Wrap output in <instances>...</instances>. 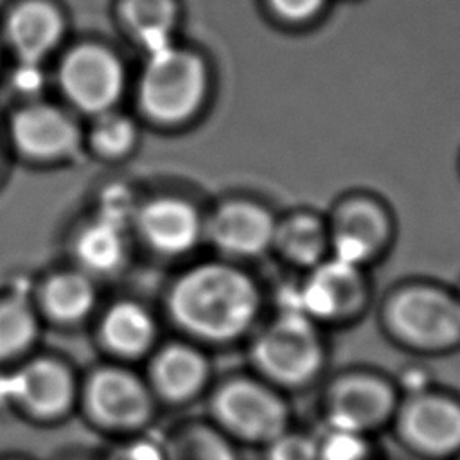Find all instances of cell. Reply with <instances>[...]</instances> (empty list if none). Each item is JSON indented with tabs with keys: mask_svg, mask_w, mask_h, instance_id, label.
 <instances>
[{
	"mask_svg": "<svg viewBox=\"0 0 460 460\" xmlns=\"http://www.w3.org/2000/svg\"><path fill=\"white\" fill-rule=\"evenodd\" d=\"M135 138V128L129 119L115 113L102 115L92 129L93 147L108 156L122 155L129 149Z\"/></svg>",
	"mask_w": 460,
	"mask_h": 460,
	"instance_id": "cell-25",
	"label": "cell"
},
{
	"mask_svg": "<svg viewBox=\"0 0 460 460\" xmlns=\"http://www.w3.org/2000/svg\"><path fill=\"white\" fill-rule=\"evenodd\" d=\"M151 372L162 395L172 401H185L205 386L208 363L205 356L192 347L169 345L156 356Z\"/></svg>",
	"mask_w": 460,
	"mask_h": 460,
	"instance_id": "cell-16",
	"label": "cell"
},
{
	"mask_svg": "<svg viewBox=\"0 0 460 460\" xmlns=\"http://www.w3.org/2000/svg\"><path fill=\"white\" fill-rule=\"evenodd\" d=\"M385 313L388 329L415 349L442 350L460 341V300L440 289H401Z\"/></svg>",
	"mask_w": 460,
	"mask_h": 460,
	"instance_id": "cell-4",
	"label": "cell"
},
{
	"mask_svg": "<svg viewBox=\"0 0 460 460\" xmlns=\"http://www.w3.org/2000/svg\"><path fill=\"white\" fill-rule=\"evenodd\" d=\"M325 0H270L273 13L288 22H304L318 14Z\"/></svg>",
	"mask_w": 460,
	"mask_h": 460,
	"instance_id": "cell-28",
	"label": "cell"
},
{
	"mask_svg": "<svg viewBox=\"0 0 460 460\" xmlns=\"http://www.w3.org/2000/svg\"><path fill=\"white\" fill-rule=\"evenodd\" d=\"M90 404L93 413L113 426L142 422L151 408L149 395L137 377L120 370H104L92 379Z\"/></svg>",
	"mask_w": 460,
	"mask_h": 460,
	"instance_id": "cell-14",
	"label": "cell"
},
{
	"mask_svg": "<svg viewBox=\"0 0 460 460\" xmlns=\"http://www.w3.org/2000/svg\"><path fill=\"white\" fill-rule=\"evenodd\" d=\"M399 429L422 453H455L460 449V406L437 394L415 395L401 408Z\"/></svg>",
	"mask_w": 460,
	"mask_h": 460,
	"instance_id": "cell-9",
	"label": "cell"
},
{
	"mask_svg": "<svg viewBox=\"0 0 460 460\" xmlns=\"http://www.w3.org/2000/svg\"><path fill=\"white\" fill-rule=\"evenodd\" d=\"M34 316L23 304L0 305V356L20 352L34 340Z\"/></svg>",
	"mask_w": 460,
	"mask_h": 460,
	"instance_id": "cell-23",
	"label": "cell"
},
{
	"mask_svg": "<svg viewBox=\"0 0 460 460\" xmlns=\"http://www.w3.org/2000/svg\"><path fill=\"white\" fill-rule=\"evenodd\" d=\"M174 460H235V456L219 433L207 428H196L187 431L176 442Z\"/></svg>",
	"mask_w": 460,
	"mask_h": 460,
	"instance_id": "cell-24",
	"label": "cell"
},
{
	"mask_svg": "<svg viewBox=\"0 0 460 460\" xmlns=\"http://www.w3.org/2000/svg\"><path fill=\"white\" fill-rule=\"evenodd\" d=\"M18 146L36 156H58L77 146V128L56 108L31 106L20 111L13 122Z\"/></svg>",
	"mask_w": 460,
	"mask_h": 460,
	"instance_id": "cell-15",
	"label": "cell"
},
{
	"mask_svg": "<svg viewBox=\"0 0 460 460\" xmlns=\"http://www.w3.org/2000/svg\"><path fill=\"white\" fill-rule=\"evenodd\" d=\"M311 270L307 282L296 291V307L288 309L300 311L313 322H329L358 307L363 293L359 266L332 257Z\"/></svg>",
	"mask_w": 460,
	"mask_h": 460,
	"instance_id": "cell-6",
	"label": "cell"
},
{
	"mask_svg": "<svg viewBox=\"0 0 460 460\" xmlns=\"http://www.w3.org/2000/svg\"><path fill=\"white\" fill-rule=\"evenodd\" d=\"M104 338L120 354H140L155 338V322L149 313L137 304H119L104 318Z\"/></svg>",
	"mask_w": 460,
	"mask_h": 460,
	"instance_id": "cell-19",
	"label": "cell"
},
{
	"mask_svg": "<svg viewBox=\"0 0 460 460\" xmlns=\"http://www.w3.org/2000/svg\"><path fill=\"white\" fill-rule=\"evenodd\" d=\"M395 408L392 388L370 376H350L334 383L327 397L331 428L363 435L383 424Z\"/></svg>",
	"mask_w": 460,
	"mask_h": 460,
	"instance_id": "cell-8",
	"label": "cell"
},
{
	"mask_svg": "<svg viewBox=\"0 0 460 460\" xmlns=\"http://www.w3.org/2000/svg\"><path fill=\"white\" fill-rule=\"evenodd\" d=\"M273 246L293 264L314 268L325 261L329 228L314 216H293L277 223Z\"/></svg>",
	"mask_w": 460,
	"mask_h": 460,
	"instance_id": "cell-18",
	"label": "cell"
},
{
	"mask_svg": "<svg viewBox=\"0 0 460 460\" xmlns=\"http://www.w3.org/2000/svg\"><path fill=\"white\" fill-rule=\"evenodd\" d=\"M261 293L239 268L205 262L185 271L169 293V311L189 334L205 341H232L255 322Z\"/></svg>",
	"mask_w": 460,
	"mask_h": 460,
	"instance_id": "cell-1",
	"label": "cell"
},
{
	"mask_svg": "<svg viewBox=\"0 0 460 460\" xmlns=\"http://www.w3.org/2000/svg\"><path fill=\"white\" fill-rule=\"evenodd\" d=\"M318 446V460H363L367 446L363 435L331 428V433Z\"/></svg>",
	"mask_w": 460,
	"mask_h": 460,
	"instance_id": "cell-26",
	"label": "cell"
},
{
	"mask_svg": "<svg viewBox=\"0 0 460 460\" xmlns=\"http://www.w3.org/2000/svg\"><path fill=\"white\" fill-rule=\"evenodd\" d=\"M79 261L93 271L108 273L117 270L126 257V243L120 225L101 219L88 226L77 241Z\"/></svg>",
	"mask_w": 460,
	"mask_h": 460,
	"instance_id": "cell-21",
	"label": "cell"
},
{
	"mask_svg": "<svg viewBox=\"0 0 460 460\" xmlns=\"http://www.w3.org/2000/svg\"><path fill=\"white\" fill-rule=\"evenodd\" d=\"M277 221L261 205L230 201L221 205L207 225L212 244L232 257H259L273 246Z\"/></svg>",
	"mask_w": 460,
	"mask_h": 460,
	"instance_id": "cell-10",
	"label": "cell"
},
{
	"mask_svg": "<svg viewBox=\"0 0 460 460\" xmlns=\"http://www.w3.org/2000/svg\"><path fill=\"white\" fill-rule=\"evenodd\" d=\"M49 311L59 320H79L92 309L95 291L90 280L77 273H65L52 279L45 291Z\"/></svg>",
	"mask_w": 460,
	"mask_h": 460,
	"instance_id": "cell-22",
	"label": "cell"
},
{
	"mask_svg": "<svg viewBox=\"0 0 460 460\" xmlns=\"http://www.w3.org/2000/svg\"><path fill=\"white\" fill-rule=\"evenodd\" d=\"M124 16L129 31L147 54L171 45L169 34L174 23L172 0H126Z\"/></svg>",
	"mask_w": 460,
	"mask_h": 460,
	"instance_id": "cell-20",
	"label": "cell"
},
{
	"mask_svg": "<svg viewBox=\"0 0 460 460\" xmlns=\"http://www.w3.org/2000/svg\"><path fill=\"white\" fill-rule=\"evenodd\" d=\"M216 422L230 435L248 442H271L286 431L288 406L268 386L234 379L225 383L210 402Z\"/></svg>",
	"mask_w": 460,
	"mask_h": 460,
	"instance_id": "cell-5",
	"label": "cell"
},
{
	"mask_svg": "<svg viewBox=\"0 0 460 460\" xmlns=\"http://www.w3.org/2000/svg\"><path fill=\"white\" fill-rule=\"evenodd\" d=\"M16 83L20 88L23 90H34L41 84V70H40V63L36 61H23L22 66L16 70V75H14Z\"/></svg>",
	"mask_w": 460,
	"mask_h": 460,
	"instance_id": "cell-29",
	"label": "cell"
},
{
	"mask_svg": "<svg viewBox=\"0 0 460 460\" xmlns=\"http://www.w3.org/2000/svg\"><path fill=\"white\" fill-rule=\"evenodd\" d=\"M255 368L273 383L298 386L311 381L323 363V349L314 322L295 309L266 327L252 345Z\"/></svg>",
	"mask_w": 460,
	"mask_h": 460,
	"instance_id": "cell-2",
	"label": "cell"
},
{
	"mask_svg": "<svg viewBox=\"0 0 460 460\" xmlns=\"http://www.w3.org/2000/svg\"><path fill=\"white\" fill-rule=\"evenodd\" d=\"M386 237L385 212L372 203L354 201L336 212L329 228V248L334 259L361 266L385 244Z\"/></svg>",
	"mask_w": 460,
	"mask_h": 460,
	"instance_id": "cell-11",
	"label": "cell"
},
{
	"mask_svg": "<svg viewBox=\"0 0 460 460\" xmlns=\"http://www.w3.org/2000/svg\"><path fill=\"white\" fill-rule=\"evenodd\" d=\"M138 225L146 241L169 255L192 250L201 235V217L196 208L178 198L151 201L142 210Z\"/></svg>",
	"mask_w": 460,
	"mask_h": 460,
	"instance_id": "cell-12",
	"label": "cell"
},
{
	"mask_svg": "<svg viewBox=\"0 0 460 460\" xmlns=\"http://www.w3.org/2000/svg\"><path fill=\"white\" fill-rule=\"evenodd\" d=\"M61 34L58 13L41 2H31L14 11L9 20V36L22 61H36L56 45Z\"/></svg>",
	"mask_w": 460,
	"mask_h": 460,
	"instance_id": "cell-17",
	"label": "cell"
},
{
	"mask_svg": "<svg viewBox=\"0 0 460 460\" xmlns=\"http://www.w3.org/2000/svg\"><path fill=\"white\" fill-rule=\"evenodd\" d=\"M270 460H318V446L309 437L284 431L270 442Z\"/></svg>",
	"mask_w": 460,
	"mask_h": 460,
	"instance_id": "cell-27",
	"label": "cell"
},
{
	"mask_svg": "<svg viewBox=\"0 0 460 460\" xmlns=\"http://www.w3.org/2000/svg\"><path fill=\"white\" fill-rule=\"evenodd\" d=\"M207 92L203 61L172 45L149 54L140 84L144 110L160 122H180L199 108Z\"/></svg>",
	"mask_w": 460,
	"mask_h": 460,
	"instance_id": "cell-3",
	"label": "cell"
},
{
	"mask_svg": "<svg viewBox=\"0 0 460 460\" xmlns=\"http://www.w3.org/2000/svg\"><path fill=\"white\" fill-rule=\"evenodd\" d=\"M0 397L16 399L36 413L54 415L70 402L72 381L59 365L36 361L13 376L0 377Z\"/></svg>",
	"mask_w": 460,
	"mask_h": 460,
	"instance_id": "cell-13",
	"label": "cell"
},
{
	"mask_svg": "<svg viewBox=\"0 0 460 460\" xmlns=\"http://www.w3.org/2000/svg\"><path fill=\"white\" fill-rule=\"evenodd\" d=\"M65 93L86 111H104L122 92V68L115 56L99 47L74 50L61 66Z\"/></svg>",
	"mask_w": 460,
	"mask_h": 460,
	"instance_id": "cell-7",
	"label": "cell"
}]
</instances>
